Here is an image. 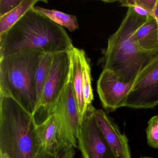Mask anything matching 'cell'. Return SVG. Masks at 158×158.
<instances>
[{
	"label": "cell",
	"mask_w": 158,
	"mask_h": 158,
	"mask_svg": "<svg viewBox=\"0 0 158 158\" xmlns=\"http://www.w3.org/2000/svg\"><path fill=\"white\" fill-rule=\"evenodd\" d=\"M42 54L26 52L0 60V93L12 98L34 115L37 105L35 76Z\"/></svg>",
	"instance_id": "obj_4"
},
{
	"label": "cell",
	"mask_w": 158,
	"mask_h": 158,
	"mask_svg": "<svg viewBox=\"0 0 158 158\" xmlns=\"http://www.w3.org/2000/svg\"><path fill=\"white\" fill-rule=\"evenodd\" d=\"M35 115L0 93V153L9 158H34L40 148Z\"/></svg>",
	"instance_id": "obj_3"
},
{
	"label": "cell",
	"mask_w": 158,
	"mask_h": 158,
	"mask_svg": "<svg viewBox=\"0 0 158 158\" xmlns=\"http://www.w3.org/2000/svg\"><path fill=\"white\" fill-rule=\"evenodd\" d=\"M39 0H23L13 10L0 17V35L5 33L19 21Z\"/></svg>",
	"instance_id": "obj_14"
},
{
	"label": "cell",
	"mask_w": 158,
	"mask_h": 158,
	"mask_svg": "<svg viewBox=\"0 0 158 158\" xmlns=\"http://www.w3.org/2000/svg\"><path fill=\"white\" fill-rule=\"evenodd\" d=\"M23 0H0V17L13 10Z\"/></svg>",
	"instance_id": "obj_20"
},
{
	"label": "cell",
	"mask_w": 158,
	"mask_h": 158,
	"mask_svg": "<svg viewBox=\"0 0 158 158\" xmlns=\"http://www.w3.org/2000/svg\"><path fill=\"white\" fill-rule=\"evenodd\" d=\"M52 113L59 114L70 140L74 147L76 148L81 122L77 101L71 79L51 110L49 114Z\"/></svg>",
	"instance_id": "obj_9"
},
{
	"label": "cell",
	"mask_w": 158,
	"mask_h": 158,
	"mask_svg": "<svg viewBox=\"0 0 158 158\" xmlns=\"http://www.w3.org/2000/svg\"><path fill=\"white\" fill-rule=\"evenodd\" d=\"M94 107L87 108L78 134V148L84 158H115L99 128L93 114Z\"/></svg>",
	"instance_id": "obj_7"
},
{
	"label": "cell",
	"mask_w": 158,
	"mask_h": 158,
	"mask_svg": "<svg viewBox=\"0 0 158 158\" xmlns=\"http://www.w3.org/2000/svg\"><path fill=\"white\" fill-rule=\"evenodd\" d=\"M52 57L53 55L52 54H42L36 71L35 79L37 97V105L35 113L37 110L42 98L44 87L52 61Z\"/></svg>",
	"instance_id": "obj_16"
},
{
	"label": "cell",
	"mask_w": 158,
	"mask_h": 158,
	"mask_svg": "<svg viewBox=\"0 0 158 158\" xmlns=\"http://www.w3.org/2000/svg\"><path fill=\"white\" fill-rule=\"evenodd\" d=\"M93 114L115 158H131L128 139L125 134L121 133L114 121L104 111L95 107Z\"/></svg>",
	"instance_id": "obj_11"
},
{
	"label": "cell",
	"mask_w": 158,
	"mask_h": 158,
	"mask_svg": "<svg viewBox=\"0 0 158 158\" xmlns=\"http://www.w3.org/2000/svg\"><path fill=\"white\" fill-rule=\"evenodd\" d=\"M146 134L148 145L158 149V115L152 116L148 122Z\"/></svg>",
	"instance_id": "obj_19"
},
{
	"label": "cell",
	"mask_w": 158,
	"mask_h": 158,
	"mask_svg": "<svg viewBox=\"0 0 158 158\" xmlns=\"http://www.w3.org/2000/svg\"><path fill=\"white\" fill-rule=\"evenodd\" d=\"M138 5L147 10L153 17V11L157 6L158 0H135Z\"/></svg>",
	"instance_id": "obj_21"
},
{
	"label": "cell",
	"mask_w": 158,
	"mask_h": 158,
	"mask_svg": "<svg viewBox=\"0 0 158 158\" xmlns=\"http://www.w3.org/2000/svg\"><path fill=\"white\" fill-rule=\"evenodd\" d=\"M82 75H83V95L87 107L92 104L94 99L93 90L91 85V68L89 60L87 58L85 51L82 57Z\"/></svg>",
	"instance_id": "obj_17"
},
{
	"label": "cell",
	"mask_w": 158,
	"mask_h": 158,
	"mask_svg": "<svg viewBox=\"0 0 158 158\" xmlns=\"http://www.w3.org/2000/svg\"><path fill=\"white\" fill-rule=\"evenodd\" d=\"M73 47L64 27L32 8L0 35V60L28 51L53 55L69 52Z\"/></svg>",
	"instance_id": "obj_1"
},
{
	"label": "cell",
	"mask_w": 158,
	"mask_h": 158,
	"mask_svg": "<svg viewBox=\"0 0 158 158\" xmlns=\"http://www.w3.org/2000/svg\"><path fill=\"white\" fill-rule=\"evenodd\" d=\"M147 18L128 7L116 31L110 36L101 63L124 83L134 82L141 70L158 53L142 49L135 38L137 29Z\"/></svg>",
	"instance_id": "obj_2"
},
{
	"label": "cell",
	"mask_w": 158,
	"mask_h": 158,
	"mask_svg": "<svg viewBox=\"0 0 158 158\" xmlns=\"http://www.w3.org/2000/svg\"><path fill=\"white\" fill-rule=\"evenodd\" d=\"M75 148L71 145H63L54 152L45 150L40 147L34 158H74Z\"/></svg>",
	"instance_id": "obj_18"
},
{
	"label": "cell",
	"mask_w": 158,
	"mask_h": 158,
	"mask_svg": "<svg viewBox=\"0 0 158 158\" xmlns=\"http://www.w3.org/2000/svg\"><path fill=\"white\" fill-rule=\"evenodd\" d=\"M84 51L75 47L69 51L71 61V80L77 101L81 123L87 108L84 100L82 85V57Z\"/></svg>",
	"instance_id": "obj_12"
},
{
	"label": "cell",
	"mask_w": 158,
	"mask_h": 158,
	"mask_svg": "<svg viewBox=\"0 0 158 158\" xmlns=\"http://www.w3.org/2000/svg\"><path fill=\"white\" fill-rule=\"evenodd\" d=\"M153 17L155 18L158 25V2L154 11H153Z\"/></svg>",
	"instance_id": "obj_22"
},
{
	"label": "cell",
	"mask_w": 158,
	"mask_h": 158,
	"mask_svg": "<svg viewBox=\"0 0 158 158\" xmlns=\"http://www.w3.org/2000/svg\"><path fill=\"white\" fill-rule=\"evenodd\" d=\"M133 84L122 82L112 71L103 69L97 82V91L103 108L113 112L125 107Z\"/></svg>",
	"instance_id": "obj_8"
},
{
	"label": "cell",
	"mask_w": 158,
	"mask_h": 158,
	"mask_svg": "<svg viewBox=\"0 0 158 158\" xmlns=\"http://www.w3.org/2000/svg\"><path fill=\"white\" fill-rule=\"evenodd\" d=\"M135 38L139 47L144 50L158 53V25L151 16L137 29Z\"/></svg>",
	"instance_id": "obj_13"
},
{
	"label": "cell",
	"mask_w": 158,
	"mask_h": 158,
	"mask_svg": "<svg viewBox=\"0 0 158 158\" xmlns=\"http://www.w3.org/2000/svg\"><path fill=\"white\" fill-rule=\"evenodd\" d=\"M33 10L41 13L48 17L59 25L68 29L71 32H73L79 28L77 18L75 15L66 14L60 11L46 9L39 6H34Z\"/></svg>",
	"instance_id": "obj_15"
},
{
	"label": "cell",
	"mask_w": 158,
	"mask_h": 158,
	"mask_svg": "<svg viewBox=\"0 0 158 158\" xmlns=\"http://www.w3.org/2000/svg\"><path fill=\"white\" fill-rule=\"evenodd\" d=\"M158 105V54L141 70L127 96L125 107L151 109Z\"/></svg>",
	"instance_id": "obj_6"
},
{
	"label": "cell",
	"mask_w": 158,
	"mask_h": 158,
	"mask_svg": "<svg viewBox=\"0 0 158 158\" xmlns=\"http://www.w3.org/2000/svg\"><path fill=\"white\" fill-rule=\"evenodd\" d=\"M36 132L40 147L45 150L54 152L66 144L74 147L60 116L55 113L37 124Z\"/></svg>",
	"instance_id": "obj_10"
},
{
	"label": "cell",
	"mask_w": 158,
	"mask_h": 158,
	"mask_svg": "<svg viewBox=\"0 0 158 158\" xmlns=\"http://www.w3.org/2000/svg\"><path fill=\"white\" fill-rule=\"evenodd\" d=\"M71 79V61L69 52L53 55L40 104L34 115H40L41 123L50 112Z\"/></svg>",
	"instance_id": "obj_5"
},
{
	"label": "cell",
	"mask_w": 158,
	"mask_h": 158,
	"mask_svg": "<svg viewBox=\"0 0 158 158\" xmlns=\"http://www.w3.org/2000/svg\"><path fill=\"white\" fill-rule=\"evenodd\" d=\"M140 158H153L152 157H148V156H141Z\"/></svg>",
	"instance_id": "obj_24"
},
{
	"label": "cell",
	"mask_w": 158,
	"mask_h": 158,
	"mask_svg": "<svg viewBox=\"0 0 158 158\" xmlns=\"http://www.w3.org/2000/svg\"><path fill=\"white\" fill-rule=\"evenodd\" d=\"M0 158H9V157L7 155L0 153Z\"/></svg>",
	"instance_id": "obj_23"
}]
</instances>
